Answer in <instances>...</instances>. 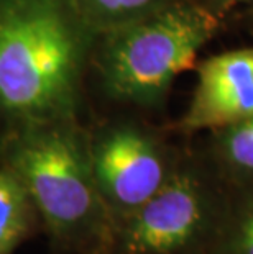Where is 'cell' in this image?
Wrapping results in <instances>:
<instances>
[{
	"instance_id": "obj_1",
	"label": "cell",
	"mask_w": 253,
	"mask_h": 254,
	"mask_svg": "<svg viewBox=\"0 0 253 254\" xmlns=\"http://www.w3.org/2000/svg\"><path fill=\"white\" fill-rule=\"evenodd\" d=\"M81 59L76 23L61 0H0V105L45 118L71 104Z\"/></svg>"
},
{
	"instance_id": "obj_2",
	"label": "cell",
	"mask_w": 253,
	"mask_h": 254,
	"mask_svg": "<svg viewBox=\"0 0 253 254\" xmlns=\"http://www.w3.org/2000/svg\"><path fill=\"white\" fill-rule=\"evenodd\" d=\"M217 26L211 10L194 3H166L117 26L100 58L107 90L143 105L158 102L177 75L194 64Z\"/></svg>"
},
{
	"instance_id": "obj_3",
	"label": "cell",
	"mask_w": 253,
	"mask_h": 254,
	"mask_svg": "<svg viewBox=\"0 0 253 254\" xmlns=\"http://www.w3.org/2000/svg\"><path fill=\"white\" fill-rule=\"evenodd\" d=\"M227 212L201 169L171 172L155 195L132 215L125 254H211Z\"/></svg>"
},
{
	"instance_id": "obj_4",
	"label": "cell",
	"mask_w": 253,
	"mask_h": 254,
	"mask_svg": "<svg viewBox=\"0 0 253 254\" xmlns=\"http://www.w3.org/2000/svg\"><path fill=\"white\" fill-rule=\"evenodd\" d=\"M17 167L55 230H78L97 217L94 172L69 134L46 131L30 138L17 153Z\"/></svg>"
},
{
	"instance_id": "obj_5",
	"label": "cell",
	"mask_w": 253,
	"mask_h": 254,
	"mask_svg": "<svg viewBox=\"0 0 253 254\" xmlns=\"http://www.w3.org/2000/svg\"><path fill=\"white\" fill-rule=\"evenodd\" d=\"M92 172L102 195L132 213L152 198L169 176L158 146L135 128L112 129L100 139Z\"/></svg>"
},
{
	"instance_id": "obj_6",
	"label": "cell",
	"mask_w": 253,
	"mask_h": 254,
	"mask_svg": "<svg viewBox=\"0 0 253 254\" xmlns=\"http://www.w3.org/2000/svg\"><path fill=\"white\" fill-rule=\"evenodd\" d=\"M253 117V46L211 56L197 67L189 109L181 122L186 131H219Z\"/></svg>"
},
{
	"instance_id": "obj_7",
	"label": "cell",
	"mask_w": 253,
	"mask_h": 254,
	"mask_svg": "<svg viewBox=\"0 0 253 254\" xmlns=\"http://www.w3.org/2000/svg\"><path fill=\"white\" fill-rule=\"evenodd\" d=\"M217 153L234 176L253 181V117L219 129Z\"/></svg>"
},
{
	"instance_id": "obj_8",
	"label": "cell",
	"mask_w": 253,
	"mask_h": 254,
	"mask_svg": "<svg viewBox=\"0 0 253 254\" xmlns=\"http://www.w3.org/2000/svg\"><path fill=\"white\" fill-rule=\"evenodd\" d=\"M26 230L25 190L17 179L0 174V254H8Z\"/></svg>"
},
{
	"instance_id": "obj_9",
	"label": "cell",
	"mask_w": 253,
	"mask_h": 254,
	"mask_svg": "<svg viewBox=\"0 0 253 254\" xmlns=\"http://www.w3.org/2000/svg\"><path fill=\"white\" fill-rule=\"evenodd\" d=\"M79 12L104 26L127 25L166 5L165 0H73Z\"/></svg>"
},
{
	"instance_id": "obj_10",
	"label": "cell",
	"mask_w": 253,
	"mask_h": 254,
	"mask_svg": "<svg viewBox=\"0 0 253 254\" xmlns=\"http://www.w3.org/2000/svg\"><path fill=\"white\" fill-rule=\"evenodd\" d=\"M211 254H253V189L227 212Z\"/></svg>"
},
{
	"instance_id": "obj_11",
	"label": "cell",
	"mask_w": 253,
	"mask_h": 254,
	"mask_svg": "<svg viewBox=\"0 0 253 254\" xmlns=\"http://www.w3.org/2000/svg\"><path fill=\"white\" fill-rule=\"evenodd\" d=\"M219 2L225 5V3H230V2H239V0H219Z\"/></svg>"
}]
</instances>
